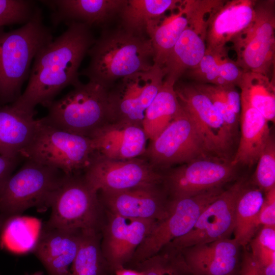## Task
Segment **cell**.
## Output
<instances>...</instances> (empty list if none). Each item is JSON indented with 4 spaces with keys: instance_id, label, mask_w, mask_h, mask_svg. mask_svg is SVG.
<instances>
[{
    "instance_id": "41",
    "label": "cell",
    "mask_w": 275,
    "mask_h": 275,
    "mask_svg": "<svg viewBox=\"0 0 275 275\" xmlns=\"http://www.w3.org/2000/svg\"><path fill=\"white\" fill-rule=\"evenodd\" d=\"M243 249L238 275H263L260 268L250 252Z\"/></svg>"
},
{
    "instance_id": "6",
    "label": "cell",
    "mask_w": 275,
    "mask_h": 275,
    "mask_svg": "<svg viewBox=\"0 0 275 275\" xmlns=\"http://www.w3.org/2000/svg\"><path fill=\"white\" fill-rule=\"evenodd\" d=\"M40 120L32 142L20 155L52 167L66 175L83 174L96 156L91 139L57 128Z\"/></svg>"
},
{
    "instance_id": "10",
    "label": "cell",
    "mask_w": 275,
    "mask_h": 275,
    "mask_svg": "<svg viewBox=\"0 0 275 275\" xmlns=\"http://www.w3.org/2000/svg\"><path fill=\"white\" fill-rule=\"evenodd\" d=\"M274 1L256 2L255 16L250 25L232 43L237 65L243 71L268 76L274 63Z\"/></svg>"
},
{
    "instance_id": "30",
    "label": "cell",
    "mask_w": 275,
    "mask_h": 275,
    "mask_svg": "<svg viewBox=\"0 0 275 275\" xmlns=\"http://www.w3.org/2000/svg\"><path fill=\"white\" fill-rule=\"evenodd\" d=\"M182 109L174 86L163 81L145 114L143 128L148 140L155 139Z\"/></svg>"
},
{
    "instance_id": "25",
    "label": "cell",
    "mask_w": 275,
    "mask_h": 275,
    "mask_svg": "<svg viewBox=\"0 0 275 275\" xmlns=\"http://www.w3.org/2000/svg\"><path fill=\"white\" fill-rule=\"evenodd\" d=\"M241 136L231 164L251 167L256 164L270 137L268 121L257 109L241 100Z\"/></svg>"
},
{
    "instance_id": "8",
    "label": "cell",
    "mask_w": 275,
    "mask_h": 275,
    "mask_svg": "<svg viewBox=\"0 0 275 275\" xmlns=\"http://www.w3.org/2000/svg\"><path fill=\"white\" fill-rule=\"evenodd\" d=\"M209 156H213L208 150L195 122L182 108L171 123L150 141L141 157L163 173L174 165Z\"/></svg>"
},
{
    "instance_id": "38",
    "label": "cell",
    "mask_w": 275,
    "mask_h": 275,
    "mask_svg": "<svg viewBox=\"0 0 275 275\" xmlns=\"http://www.w3.org/2000/svg\"><path fill=\"white\" fill-rule=\"evenodd\" d=\"M194 85L210 99L234 138L236 132L239 118L230 109L226 99L223 86L196 82H194Z\"/></svg>"
},
{
    "instance_id": "37",
    "label": "cell",
    "mask_w": 275,
    "mask_h": 275,
    "mask_svg": "<svg viewBox=\"0 0 275 275\" xmlns=\"http://www.w3.org/2000/svg\"><path fill=\"white\" fill-rule=\"evenodd\" d=\"M38 7L33 1L0 0V30L6 25L25 24Z\"/></svg>"
},
{
    "instance_id": "42",
    "label": "cell",
    "mask_w": 275,
    "mask_h": 275,
    "mask_svg": "<svg viewBox=\"0 0 275 275\" xmlns=\"http://www.w3.org/2000/svg\"><path fill=\"white\" fill-rule=\"evenodd\" d=\"M228 105L232 112L240 119L241 108V95L234 85L223 86Z\"/></svg>"
},
{
    "instance_id": "2",
    "label": "cell",
    "mask_w": 275,
    "mask_h": 275,
    "mask_svg": "<svg viewBox=\"0 0 275 275\" xmlns=\"http://www.w3.org/2000/svg\"><path fill=\"white\" fill-rule=\"evenodd\" d=\"M88 67L79 73L89 81L109 90L118 80L154 65V51L147 35H137L121 26L104 28L89 49Z\"/></svg>"
},
{
    "instance_id": "23",
    "label": "cell",
    "mask_w": 275,
    "mask_h": 275,
    "mask_svg": "<svg viewBox=\"0 0 275 275\" xmlns=\"http://www.w3.org/2000/svg\"><path fill=\"white\" fill-rule=\"evenodd\" d=\"M37 113L22 111L12 103L0 106L1 155L20 156L40 127V119L35 118Z\"/></svg>"
},
{
    "instance_id": "22",
    "label": "cell",
    "mask_w": 275,
    "mask_h": 275,
    "mask_svg": "<svg viewBox=\"0 0 275 275\" xmlns=\"http://www.w3.org/2000/svg\"><path fill=\"white\" fill-rule=\"evenodd\" d=\"M125 0L41 1L51 11L54 26L61 23L80 22L90 28L105 26L118 14Z\"/></svg>"
},
{
    "instance_id": "32",
    "label": "cell",
    "mask_w": 275,
    "mask_h": 275,
    "mask_svg": "<svg viewBox=\"0 0 275 275\" xmlns=\"http://www.w3.org/2000/svg\"><path fill=\"white\" fill-rule=\"evenodd\" d=\"M238 86L241 89V100L257 109L268 121L274 122V86L269 76L243 72Z\"/></svg>"
},
{
    "instance_id": "3",
    "label": "cell",
    "mask_w": 275,
    "mask_h": 275,
    "mask_svg": "<svg viewBox=\"0 0 275 275\" xmlns=\"http://www.w3.org/2000/svg\"><path fill=\"white\" fill-rule=\"evenodd\" d=\"M52 40L51 31L44 23L39 7L20 28L9 32L0 30V106L19 98L35 57Z\"/></svg>"
},
{
    "instance_id": "24",
    "label": "cell",
    "mask_w": 275,
    "mask_h": 275,
    "mask_svg": "<svg viewBox=\"0 0 275 275\" xmlns=\"http://www.w3.org/2000/svg\"><path fill=\"white\" fill-rule=\"evenodd\" d=\"M206 33L204 28L188 25L162 67L164 82L174 86L187 71L198 65L206 50Z\"/></svg>"
},
{
    "instance_id": "15",
    "label": "cell",
    "mask_w": 275,
    "mask_h": 275,
    "mask_svg": "<svg viewBox=\"0 0 275 275\" xmlns=\"http://www.w3.org/2000/svg\"><path fill=\"white\" fill-rule=\"evenodd\" d=\"M174 89L182 108L195 122L209 153L229 160L233 137L210 99L194 84H176Z\"/></svg>"
},
{
    "instance_id": "11",
    "label": "cell",
    "mask_w": 275,
    "mask_h": 275,
    "mask_svg": "<svg viewBox=\"0 0 275 275\" xmlns=\"http://www.w3.org/2000/svg\"><path fill=\"white\" fill-rule=\"evenodd\" d=\"M165 74L156 65L118 80L108 91L112 122L143 127L146 109L161 88Z\"/></svg>"
},
{
    "instance_id": "18",
    "label": "cell",
    "mask_w": 275,
    "mask_h": 275,
    "mask_svg": "<svg viewBox=\"0 0 275 275\" xmlns=\"http://www.w3.org/2000/svg\"><path fill=\"white\" fill-rule=\"evenodd\" d=\"M257 1H224L210 12L206 20V49L216 50L233 42L252 23Z\"/></svg>"
},
{
    "instance_id": "13",
    "label": "cell",
    "mask_w": 275,
    "mask_h": 275,
    "mask_svg": "<svg viewBox=\"0 0 275 275\" xmlns=\"http://www.w3.org/2000/svg\"><path fill=\"white\" fill-rule=\"evenodd\" d=\"M248 184L245 178L237 179L201 212L192 229L168 244L178 250L230 238L235 224L238 197Z\"/></svg>"
},
{
    "instance_id": "27",
    "label": "cell",
    "mask_w": 275,
    "mask_h": 275,
    "mask_svg": "<svg viewBox=\"0 0 275 275\" xmlns=\"http://www.w3.org/2000/svg\"><path fill=\"white\" fill-rule=\"evenodd\" d=\"M243 71L228 56L226 47L219 50L206 49L198 65L185 75L196 83L217 86H238Z\"/></svg>"
},
{
    "instance_id": "4",
    "label": "cell",
    "mask_w": 275,
    "mask_h": 275,
    "mask_svg": "<svg viewBox=\"0 0 275 275\" xmlns=\"http://www.w3.org/2000/svg\"><path fill=\"white\" fill-rule=\"evenodd\" d=\"M108 90L89 81H80L63 97L47 107L40 118L45 124L90 139L99 129L112 122Z\"/></svg>"
},
{
    "instance_id": "21",
    "label": "cell",
    "mask_w": 275,
    "mask_h": 275,
    "mask_svg": "<svg viewBox=\"0 0 275 275\" xmlns=\"http://www.w3.org/2000/svg\"><path fill=\"white\" fill-rule=\"evenodd\" d=\"M90 139L99 155L116 160L141 157L148 140L142 126L115 122L99 129Z\"/></svg>"
},
{
    "instance_id": "17",
    "label": "cell",
    "mask_w": 275,
    "mask_h": 275,
    "mask_svg": "<svg viewBox=\"0 0 275 275\" xmlns=\"http://www.w3.org/2000/svg\"><path fill=\"white\" fill-rule=\"evenodd\" d=\"M103 210L124 217L159 221L169 213L170 199L162 184L98 192Z\"/></svg>"
},
{
    "instance_id": "5",
    "label": "cell",
    "mask_w": 275,
    "mask_h": 275,
    "mask_svg": "<svg viewBox=\"0 0 275 275\" xmlns=\"http://www.w3.org/2000/svg\"><path fill=\"white\" fill-rule=\"evenodd\" d=\"M24 160L0 191V227L8 218L21 215L29 208L45 211L50 208L53 195L66 175L56 168Z\"/></svg>"
},
{
    "instance_id": "20",
    "label": "cell",
    "mask_w": 275,
    "mask_h": 275,
    "mask_svg": "<svg viewBox=\"0 0 275 275\" xmlns=\"http://www.w3.org/2000/svg\"><path fill=\"white\" fill-rule=\"evenodd\" d=\"M241 248L227 238L179 250L191 275H238Z\"/></svg>"
},
{
    "instance_id": "35",
    "label": "cell",
    "mask_w": 275,
    "mask_h": 275,
    "mask_svg": "<svg viewBox=\"0 0 275 275\" xmlns=\"http://www.w3.org/2000/svg\"><path fill=\"white\" fill-rule=\"evenodd\" d=\"M263 275H275V227L262 226L249 243Z\"/></svg>"
},
{
    "instance_id": "16",
    "label": "cell",
    "mask_w": 275,
    "mask_h": 275,
    "mask_svg": "<svg viewBox=\"0 0 275 275\" xmlns=\"http://www.w3.org/2000/svg\"><path fill=\"white\" fill-rule=\"evenodd\" d=\"M157 221L124 217L104 210L100 228L101 248L113 274L130 263Z\"/></svg>"
},
{
    "instance_id": "29",
    "label": "cell",
    "mask_w": 275,
    "mask_h": 275,
    "mask_svg": "<svg viewBox=\"0 0 275 275\" xmlns=\"http://www.w3.org/2000/svg\"><path fill=\"white\" fill-rule=\"evenodd\" d=\"M262 192L248 184L237 199L233 233L242 248L246 247L260 228L258 215L264 199Z\"/></svg>"
},
{
    "instance_id": "12",
    "label": "cell",
    "mask_w": 275,
    "mask_h": 275,
    "mask_svg": "<svg viewBox=\"0 0 275 275\" xmlns=\"http://www.w3.org/2000/svg\"><path fill=\"white\" fill-rule=\"evenodd\" d=\"M163 174L162 185L170 199H175L223 187L237 174L229 160L209 156L171 168Z\"/></svg>"
},
{
    "instance_id": "33",
    "label": "cell",
    "mask_w": 275,
    "mask_h": 275,
    "mask_svg": "<svg viewBox=\"0 0 275 275\" xmlns=\"http://www.w3.org/2000/svg\"><path fill=\"white\" fill-rule=\"evenodd\" d=\"M41 226L35 218L21 215L9 218L0 227L2 243L17 253L32 252Z\"/></svg>"
},
{
    "instance_id": "36",
    "label": "cell",
    "mask_w": 275,
    "mask_h": 275,
    "mask_svg": "<svg viewBox=\"0 0 275 275\" xmlns=\"http://www.w3.org/2000/svg\"><path fill=\"white\" fill-rule=\"evenodd\" d=\"M253 183L265 193L275 187V143L270 136L257 161Z\"/></svg>"
},
{
    "instance_id": "9",
    "label": "cell",
    "mask_w": 275,
    "mask_h": 275,
    "mask_svg": "<svg viewBox=\"0 0 275 275\" xmlns=\"http://www.w3.org/2000/svg\"><path fill=\"white\" fill-rule=\"evenodd\" d=\"M224 190L223 187H219L191 197L170 199L169 214L155 223L126 267L132 269L174 239L187 233L201 212Z\"/></svg>"
},
{
    "instance_id": "14",
    "label": "cell",
    "mask_w": 275,
    "mask_h": 275,
    "mask_svg": "<svg viewBox=\"0 0 275 275\" xmlns=\"http://www.w3.org/2000/svg\"><path fill=\"white\" fill-rule=\"evenodd\" d=\"M97 192L119 191L162 183L163 174L142 157L116 160L97 153L84 173Z\"/></svg>"
},
{
    "instance_id": "26",
    "label": "cell",
    "mask_w": 275,
    "mask_h": 275,
    "mask_svg": "<svg viewBox=\"0 0 275 275\" xmlns=\"http://www.w3.org/2000/svg\"><path fill=\"white\" fill-rule=\"evenodd\" d=\"M168 16L163 15L150 20L146 33L151 41L154 51V65L162 68L174 46L188 25L182 6Z\"/></svg>"
},
{
    "instance_id": "31",
    "label": "cell",
    "mask_w": 275,
    "mask_h": 275,
    "mask_svg": "<svg viewBox=\"0 0 275 275\" xmlns=\"http://www.w3.org/2000/svg\"><path fill=\"white\" fill-rule=\"evenodd\" d=\"M100 229L81 230L80 244L70 275H112L101 248Z\"/></svg>"
},
{
    "instance_id": "34",
    "label": "cell",
    "mask_w": 275,
    "mask_h": 275,
    "mask_svg": "<svg viewBox=\"0 0 275 275\" xmlns=\"http://www.w3.org/2000/svg\"><path fill=\"white\" fill-rule=\"evenodd\" d=\"M132 269L143 275H191L180 250L169 245Z\"/></svg>"
},
{
    "instance_id": "43",
    "label": "cell",
    "mask_w": 275,
    "mask_h": 275,
    "mask_svg": "<svg viewBox=\"0 0 275 275\" xmlns=\"http://www.w3.org/2000/svg\"><path fill=\"white\" fill-rule=\"evenodd\" d=\"M114 275H143L142 273L135 269L123 267L116 270Z\"/></svg>"
},
{
    "instance_id": "28",
    "label": "cell",
    "mask_w": 275,
    "mask_h": 275,
    "mask_svg": "<svg viewBox=\"0 0 275 275\" xmlns=\"http://www.w3.org/2000/svg\"><path fill=\"white\" fill-rule=\"evenodd\" d=\"M179 0H125L118 16L120 26L137 35H147L148 22L178 8Z\"/></svg>"
},
{
    "instance_id": "39",
    "label": "cell",
    "mask_w": 275,
    "mask_h": 275,
    "mask_svg": "<svg viewBox=\"0 0 275 275\" xmlns=\"http://www.w3.org/2000/svg\"><path fill=\"white\" fill-rule=\"evenodd\" d=\"M259 224L275 227V187L265 193L259 215Z\"/></svg>"
},
{
    "instance_id": "7",
    "label": "cell",
    "mask_w": 275,
    "mask_h": 275,
    "mask_svg": "<svg viewBox=\"0 0 275 275\" xmlns=\"http://www.w3.org/2000/svg\"><path fill=\"white\" fill-rule=\"evenodd\" d=\"M47 225L75 230H100L104 210L98 192L87 182L84 173L65 175L54 193Z\"/></svg>"
},
{
    "instance_id": "40",
    "label": "cell",
    "mask_w": 275,
    "mask_h": 275,
    "mask_svg": "<svg viewBox=\"0 0 275 275\" xmlns=\"http://www.w3.org/2000/svg\"><path fill=\"white\" fill-rule=\"evenodd\" d=\"M23 159L20 156L9 157L0 155V191L14 170Z\"/></svg>"
},
{
    "instance_id": "1",
    "label": "cell",
    "mask_w": 275,
    "mask_h": 275,
    "mask_svg": "<svg viewBox=\"0 0 275 275\" xmlns=\"http://www.w3.org/2000/svg\"><path fill=\"white\" fill-rule=\"evenodd\" d=\"M67 29L46 44L33 61L28 85L12 103L34 113L38 105L48 107L66 87L78 84V69L95 41L91 28L80 22L67 24Z\"/></svg>"
},
{
    "instance_id": "19",
    "label": "cell",
    "mask_w": 275,
    "mask_h": 275,
    "mask_svg": "<svg viewBox=\"0 0 275 275\" xmlns=\"http://www.w3.org/2000/svg\"><path fill=\"white\" fill-rule=\"evenodd\" d=\"M81 230L41 225L32 252L48 275H70L81 238Z\"/></svg>"
},
{
    "instance_id": "44",
    "label": "cell",
    "mask_w": 275,
    "mask_h": 275,
    "mask_svg": "<svg viewBox=\"0 0 275 275\" xmlns=\"http://www.w3.org/2000/svg\"><path fill=\"white\" fill-rule=\"evenodd\" d=\"M44 272L41 270H38L33 272H25L24 275H43Z\"/></svg>"
}]
</instances>
